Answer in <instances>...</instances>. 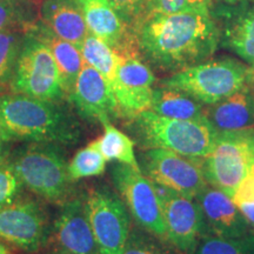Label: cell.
<instances>
[{
  "instance_id": "cell-1",
  "label": "cell",
  "mask_w": 254,
  "mask_h": 254,
  "mask_svg": "<svg viewBox=\"0 0 254 254\" xmlns=\"http://www.w3.org/2000/svg\"><path fill=\"white\" fill-rule=\"evenodd\" d=\"M135 30L138 49L148 62L173 73L206 62L220 39L208 9L150 14Z\"/></svg>"
},
{
  "instance_id": "cell-2",
  "label": "cell",
  "mask_w": 254,
  "mask_h": 254,
  "mask_svg": "<svg viewBox=\"0 0 254 254\" xmlns=\"http://www.w3.org/2000/svg\"><path fill=\"white\" fill-rule=\"evenodd\" d=\"M0 128L7 141L75 145L81 138L80 124L68 110L20 93L0 94Z\"/></svg>"
},
{
  "instance_id": "cell-3",
  "label": "cell",
  "mask_w": 254,
  "mask_h": 254,
  "mask_svg": "<svg viewBox=\"0 0 254 254\" xmlns=\"http://www.w3.org/2000/svg\"><path fill=\"white\" fill-rule=\"evenodd\" d=\"M8 161L21 185L34 194L60 205L72 199L73 182L60 145L31 141L15 151Z\"/></svg>"
},
{
  "instance_id": "cell-4",
  "label": "cell",
  "mask_w": 254,
  "mask_h": 254,
  "mask_svg": "<svg viewBox=\"0 0 254 254\" xmlns=\"http://www.w3.org/2000/svg\"><path fill=\"white\" fill-rule=\"evenodd\" d=\"M131 120L133 132L141 147L164 148L190 158L208 155L219 135L208 120L166 118L151 110L139 113Z\"/></svg>"
},
{
  "instance_id": "cell-5",
  "label": "cell",
  "mask_w": 254,
  "mask_h": 254,
  "mask_svg": "<svg viewBox=\"0 0 254 254\" xmlns=\"http://www.w3.org/2000/svg\"><path fill=\"white\" fill-rule=\"evenodd\" d=\"M247 68L233 59L206 60L173 73L161 81V86L182 91L208 106L245 86Z\"/></svg>"
},
{
  "instance_id": "cell-6",
  "label": "cell",
  "mask_w": 254,
  "mask_h": 254,
  "mask_svg": "<svg viewBox=\"0 0 254 254\" xmlns=\"http://www.w3.org/2000/svg\"><path fill=\"white\" fill-rule=\"evenodd\" d=\"M254 160V131L219 133L213 150L199 158L208 185L232 196Z\"/></svg>"
},
{
  "instance_id": "cell-7",
  "label": "cell",
  "mask_w": 254,
  "mask_h": 254,
  "mask_svg": "<svg viewBox=\"0 0 254 254\" xmlns=\"http://www.w3.org/2000/svg\"><path fill=\"white\" fill-rule=\"evenodd\" d=\"M12 90L14 93L56 103L65 97L52 52L32 34L21 45L12 77Z\"/></svg>"
},
{
  "instance_id": "cell-8",
  "label": "cell",
  "mask_w": 254,
  "mask_h": 254,
  "mask_svg": "<svg viewBox=\"0 0 254 254\" xmlns=\"http://www.w3.org/2000/svg\"><path fill=\"white\" fill-rule=\"evenodd\" d=\"M85 208L101 254H123L131 220L125 202L109 187H94L85 196Z\"/></svg>"
},
{
  "instance_id": "cell-9",
  "label": "cell",
  "mask_w": 254,
  "mask_h": 254,
  "mask_svg": "<svg viewBox=\"0 0 254 254\" xmlns=\"http://www.w3.org/2000/svg\"><path fill=\"white\" fill-rule=\"evenodd\" d=\"M111 174L114 186L119 190L138 226L155 237L168 240L160 201L153 183L142 173L141 168L116 163Z\"/></svg>"
},
{
  "instance_id": "cell-10",
  "label": "cell",
  "mask_w": 254,
  "mask_h": 254,
  "mask_svg": "<svg viewBox=\"0 0 254 254\" xmlns=\"http://www.w3.org/2000/svg\"><path fill=\"white\" fill-rule=\"evenodd\" d=\"M142 170L152 183L195 199L208 185L199 158H190L164 148H147Z\"/></svg>"
},
{
  "instance_id": "cell-11",
  "label": "cell",
  "mask_w": 254,
  "mask_h": 254,
  "mask_svg": "<svg viewBox=\"0 0 254 254\" xmlns=\"http://www.w3.org/2000/svg\"><path fill=\"white\" fill-rule=\"evenodd\" d=\"M153 186L160 201L168 240L184 253L193 254L200 238L206 233L198 201L155 183Z\"/></svg>"
},
{
  "instance_id": "cell-12",
  "label": "cell",
  "mask_w": 254,
  "mask_h": 254,
  "mask_svg": "<svg viewBox=\"0 0 254 254\" xmlns=\"http://www.w3.org/2000/svg\"><path fill=\"white\" fill-rule=\"evenodd\" d=\"M43 207L31 199H14L0 208V239L27 253L39 251L49 238Z\"/></svg>"
},
{
  "instance_id": "cell-13",
  "label": "cell",
  "mask_w": 254,
  "mask_h": 254,
  "mask_svg": "<svg viewBox=\"0 0 254 254\" xmlns=\"http://www.w3.org/2000/svg\"><path fill=\"white\" fill-rule=\"evenodd\" d=\"M155 75L136 55L120 56L112 90L120 117L133 119L151 109Z\"/></svg>"
},
{
  "instance_id": "cell-14",
  "label": "cell",
  "mask_w": 254,
  "mask_h": 254,
  "mask_svg": "<svg viewBox=\"0 0 254 254\" xmlns=\"http://www.w3.org/2000/svg\"><path fill=\"white\" fill-rule=\"evenodd\" d=\"M69 100L82 118L99 122L120 117L118 103L109 81L97 69L84 64Z\"/></svg>"
},
{
  "instance_id": "cell-15",
  "label": "cell",
  "mask_w": 254,
  "mask_h": 254,
  "mask_svg": "<svg viewBox=\"0 0 254 254\" xmlns=\"http://www.w3.org/2000/svg\"><path fill=\"white\" fill-rule=\"evenodd\" d=\"M88 32L100 38L119 56L138 55L136 38L129 37L127 24L110 0H78Z\"/></svg>"
},
{
  "instance_id": "cell-16",
  "label": "cell",
  "mask_w": 254,
  "mask_h": 254,
  "mask_svg": "<svg viewBox=\"0 0 254 254\" xmlns=\"http://www.w3.org/2000/svg\"><path fill=\"white\" fill-rule=\"evenodd\" d=\"M205 224V234L239 238L249 234L250 225L233 200L221 190L207 185L196 196Z\"/></svg>"
},
{
  "instance_id": "cell-17",
  "label": "cell",
  "mask_w": 254,
  "mask_h": 254,
  "mask_svg": "<svg viewBox=\"0 0 254 254\" xmlns=\"http://www.w3.org/2000/svg\"><path fill=\"white\" fill-rule=\"evenodd\" d=\"M55 232L58 247L69 254H101L87 219L85 200L72 198L63 205Z\"/></svg>"
},
{
  "instance_id": "cell-18",
  "label": "cell",
  "mask_w": 254,
  "mask_h": 254,
  "mask_svg": "<svg viewBox=\"0 0 254 254\" xmlns=\"http://www.w3.org/2000/svg\"><path fill=\"white\" fill-rule=\"evenodd\" d=\"M206 119L218 133L254 131V93L247 86L205 110Z\"/></svg>"
},
{
  "instance_id": "cell-19",
  "label": "cell",
  "mask_w": 254,
  "mask_h": 254,
  "mask_svg": "<svg viewBox=\"0 0 254 254\" xmlns=\"http://www.w3.org/2000/svg\"><path fill=\"white\" fill-rule=\"evenodd\" d=\"M43 17L56 36L74 44L78 49L88 34L78 0H45Z\"/></svg>"
},
{
  "instance_id": "cell-20",
  "label": "cell",
  "mask_w": 254,
  "mask_h": 254,
  "mask_svg": "<svg viewBox=\"0 0 254 254\" xmlns=\"http://www.w3.org/2000/svg\"><path fill=\"white\" fill-rule=\"evenodd\" d=\"M31 31L32 36L46 44L52 52L60 73L63 90L66 95H69L85 64L80 50L74 44L56 36L49 27H31Z\"/></svg>"
},
{
  "instance_id": "cell-21",
  "label": "cell",
  "mask_w": 254,
  "mask_h": 254,
  "mask_svg": "<svg viewBox=\"0 0 254 254\" xmlns=\"http://www.w3.org/2000/svg\"><path fill=\"white\" fill-rule=\"evenodd\" d=\"M205 106L182 91L161 86L153 90L150 110L166 118L205 122Z\"/></svg>"
},
{
  "instance_id": "cell-22",
  "label": "cell",
  "mask_w": 254,
  "mask_h": 254,
  "mask_svg": "<svg viewBox=\"0 0 254 254\" xmlns=\"http://www.w3.org/2000/svg\"><path fill=\"white\" fill-rule=\"evenodd\" d=\"M104 127V134L92 141L98 151L107 161H117L135 168H140L134 152V141L128 135L112 125L106 119L100 123Z\"/></svg>"
},
{
  "instance_id": "cell-23",
  "label": "cell",
  "mask_w": 254,
  "mask_h": 254,
  "mask_svg": "<svg viewBox=\"0 0 254 254\" xmlns=\"http://www.w3.org/2000/svg\"><path fill=\"white\" fill-rule=\"evenodd\" d=\"M79 50H80L84 63L97 69L112 87L116 80L117 68H118L120 59L118 53L111 49L100 38L95 37L90 32L81 45L79 46Z\"/></svg>"
},
{
  "instance_id": "cell-24",
  "label": "cell",
  "mask_w": 254,
  "mask_h": 254,
  "mask_svg": "<svg viewBox=\"0 0 254 254\" xmlns=\"http://www.w3.org/2000/svg\"><path fill=\"white\" fill-rule=\"evenodd\" d=\"M193 254H254V237L225 238L205 234L200 238Z\"/></svg>"
},
{
  "instance_id": "cell-25",
  "label": "cell",
  "mask_w": 254,
  "mask_h": 254,
  "mask_svg": "<svg viewBox=\"0 0 254 254\" xmlns=\"http://www.w3.org/2000/svg\"><path fill=\"white\" fill-rule=\"evenodd\" d=\"M106 159L90 142L86 147L79 150L68 163V177L74 183L84 178L100 176L106 170Z\"/></svg>"
},
{
  "instance_id": "cell-26",
  "label": "cell",
  "mask_w": 254,
  "mask_h": 254,
  "mask_svg": "<svg viewBox=\"0 0 254 254\" xmlns=\"http://www.w3.org/2000/svg\"><path fill=\"white\" fill-rule=\"evenodd\" d=\"M123 254H186L173 245L171 241L164 240L148 233L141 227L129 232Z\"/></svg>"
},
{
  "instance_id": "cell-27",
  "label": "cell",
  "mask_w": 254,
  "mask_h": 254,
  "mask_svg": "<svg viewBox=\"0 0 254 254\" xmlns=\"http://www.w3.org/2000/svg\"><path fill=\"white\" fill-rule=\"evenodd\" d=\"M228 45L247 63L254 64V11L240 18L228 33Z\"/></svg>"
},
{
  "instance_id": "cell-28",
  "label": "cell",
  "mask_w": 254,
  "mask_h": 254,
  "mask_svg": "<svg viewBox=\"0 0 254 254\" xmlns=\"http://www.w3.org/2000/svg\"><path fill=\"white\" fill-rule=\"evenodd\" d=\"M21 45L20 34L12 28L0 32V85L13 77Z\"/></svg>"
},
{
  "instance_id": "cell-29",
  "label": "cell",
  "mask_w": 254,
  "mask_h": 254,
  "mask_svg": "<svg viewBox=\"0 0 254 254\" xmlns=\"http://www.w3.org/2000/svg\"><path fill=\"white\" fill-rule=\"evenodd\" d=\"M209 4L211 0H151L150 14H174L201 11L208 9Z\"/></svg>"
},
{
  "instance_id": "cell-30",
  "label": "cell",
  "mask_w": 254,
  "mask_h": 254,
  "mask_svg": "<svg viewBox=\"0 0 254 254\" xmlns=\"http://www.w3.org/2000/svg\"><path fill=\"white\" fill-rule=\"evenodd\" d=\"M126 24L134 23L135 27L150 14L151 0H110Z\"/></svg>"
},
{
  "instance_id": "cell-31",
  "label": "cell",
  "mask_w": 254,
  "mask_h": 254,
  "mask_svg": "<svg viewBox=\"0 0 254 254\" xmlns=\"http://www.w3.org/2000/svg\"><path fill=\"white\" fill-rule=\"evenodd\" d=\"M20 185L13 167L5 158L0 161V208L13 201Z\"/></svg>"
},
{
  "instance_id": "cell-32",
  "label": "cell",
  "mask_w": 254,
  "mask_h": 254,
  "mask_svg": "<svg viewBox=\"0 0 254 254\" xmlns=\"http://www.w3.org/2000/svg\"><path fill=\"white\" fill-rule=\"evenodd\" d=\"M23 12L18 0H0V32L17 26L23 20Z\"/></svg>"
},
{
  "instance_id": "cell-33",
  "label": "cell",
  "mask_w": 254,
  "mask_h": 254,
  "mask_svg": "<svg viewBox=\"0 0 254 254\" xmlns=\"http://www.w3.org/2000/svg\"><path fill=\"white\" fill-rule=\"evenodd\" d=\"M232 200L236 205L244 204V202H254V171L251 170L243 182L239 184L234 193L232 194Z\"/></svg>"
},
{
  "instance_id": "cell-34",
  "label": "cell",
  "mask_w": 254,
  "mask_h": 254,
  "mask_svg": "<svg viewBox=\"0 0 254 254\" xmlns=\"http://www.w3.org/2000/svg\"><path fill=\"white\" fill-rule=\"evenodd\" d=\"M241 214L246 219L247 224L250 225V228L254 231V202H244V204L237 205Z\"/></svg>"
},
{
  "instance_id": "cell-35",
  "label": "cell",
  "mask_w": 254,
  "mask_h": 254,
  "mask_svg": "<svg viewBox=\"0 0 254 254\" xmlns=\"http://www.w3.org/2000/svg\"><path fill=\"white\" fill-rule=\"evenodd\" d=\"M246 85L249 86L254 93V64L251 65V67L247 68V75H246Z\"/></svg>"
},
{
  "instance_id": "cell-36",
  "label": "cell",
  "mask_w": 254,
  "mask_h": 254,
  "mask_svg": "<svg viewBox=\"0 0 254 254\" xmlns=\"http://www.w3.org/2000/svg\"><path fill=\"white\" fill-rule=\"evenodd\" d=\"M7 139L2 133L1 128H0V161L4 160L5 159V145L7 144Z\"/></svg>"
},
{
  "instance_id": "cell-37",
  "label": "cell",
  "mask_w": 254,
  "mask_h": 254,
  "mask_svg": "<svg viewBox=\"0 0 254 254\" xmlns=\"http://www.w3.org/2000/svg\"><path fill=\"white\" fill-rule=\"evenodd\" d=\"M51 254H69L68 252H66L65 250H63V249H60V247H58L57 246L55 250L52 251V252H51Z\"/></svg>"
},
{
  "instance_id": "cell-38",
  "label": "cell",
  "mask_w": 254,
  "mask_h": 254,
  "mask_svg": "<svg viewBox=\"0 0 254 254\" xmlns=\"http://www.w3.org/2000/svg\"><path fill=\"white\" fill-rule=\"evenodd\" d=\"M0 254H13V253H12L9 250L6 249V247L0 243Z\"/></svg>"
},
{
  "instance_id": "cell-39",
  "label": "cell",
  "mask_w": 254,
  "mask_h": 254,
  "mask_svg": "<svg viewBox=\"0 0 254 254\" xmlns=\"http://www.w3.org/2000/svg\"><path fill=\"white\" fill-rule=\"evenodd\" d=\"M224 1H226V2H230V4H234V2H238V1H240V0H224Z\"/></svg>"
},
{
  "instance_id": "cell-40",
  "label": "cell",
  "mask_w": 254,
  "mask_h": 254,
  "mask_svg": "<svg viewBox=\"0 0 254 254\" xmlns=\"http://www.w3.org/2000/svg\"><path fill=\"white\" fill-rule=\"evenodd\" d=\"M251 170H253L254 171V160H253V163H252V165H251Z\"/></svg>"
}]
</instances>
